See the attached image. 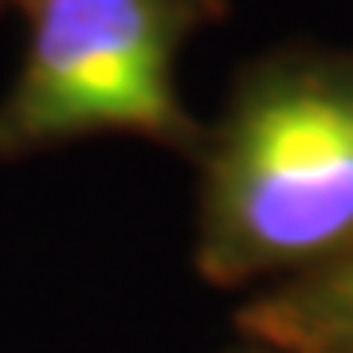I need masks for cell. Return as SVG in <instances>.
I'll use <instances>...</instances> for the list:
<instances>
[{"label":"cell","instance_id":"7a4b0ae2","mask_svg":"<svg viewBox=\"0 0 353 353\" xmlns=\"http://www.w3.org/2000/svg\"><path fill=\"white\" fill-rule=\"evenodd\" d=\"M224 216L259 259H299L345 240L353 90L299 83L255 99L224 157Z\"/></svg>","mask_w":353,"mask_h":353},{"label":"cell","instance_id":"3957f363","mask_svg":"<svg viewBox=\"0 0 353 353\" xmlns=\"http://www.w3.org/2000/svg\"><path fill=\"white\" fill-rule=\"evenodd\" d=\"M318 326L334 334L338 341H350L353 345V263L334 279L326 303L318 306Z\"/></svg>","mask_w":353,"mask_h":353},{"label":"cell","instance_id":"6da1fadb","mask_svg":"<svg viewBox=\"0 0 353 353\" xmlns=\"http://www.w3.org/2000/svg\"><path fill=\"white\" fill-rule=\"evenodd\" d=\"M181 122L173 43L157 0H39L0 145L90 130L165 134Z\"/></svg>","mask_w":353,"mask_h":353}]
</instances>
